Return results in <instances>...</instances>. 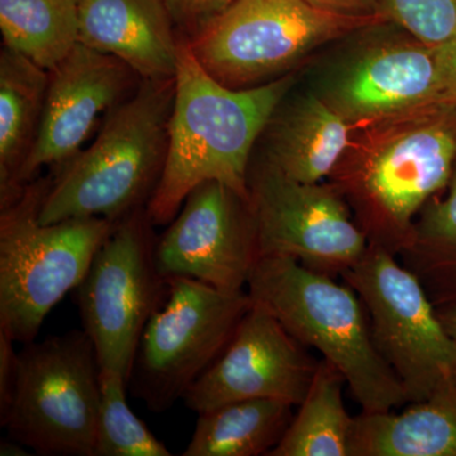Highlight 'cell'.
<instances>
[{"label":"cell","instance_id":"obj_18","mask_svg":"<svg viewBox=\"0 0 456 456\" xmlns=\"http://www.w3.org/2000/svg\"><path fill=\"white\" fill-rule=\"evenodd\" d=\"M354 134L325 99L307 97L275 123L266 163L297 182H321L341 160Z\"/></svg>","mask_w":456,"mask_h":456},{"label":"cell","instance_id":"obj_1","mask_svg":"<svg viewBox=\"0 0 456 456\" xmlns=\"http://www.w3.org/2000/svg\"><path fill=\"white\" fill-rule=\"evenodd\" d=\"M330 183L378 246L398 256L417 216L448 187L456 163V106L432 104L358 128Z\"/></svg>","mask_w":456,"mask_h":456},{"label":"cell","instance_id":"obj_15","mask_svg":"<svg viewBox=\"0 0 456 456\" xmlns=\"http://www.w3.org/2000/svg\"><path fill=\"white\" fill-rule=\"evenodd\" d=\"M49 73L40 127L18 176L20 188L41 167H60L74 158L101 114L118 106L137 77L121 60L83 44Z\"/></svg>","mask_w":456,"mask_h":456},{"label":"cell","instance_id":"obj_27","mask_svg":"<svg viewBox=\"0 0 456 456\" xmlns=\"http://www.w3.org/2000/svg\"><path fill=\"white\" fill-rule=\"evenodd\" d=\"M13 338L0 330V416L7 412L16 383L17 355Z\"/></svg>","mask_w":456,"mask_h":456},{"label":"cell","instance_id":"obj_3","mask_svg":"<svg viewBox=\"0 0 456 456\" xmlns=\"http://www.w3.org/2000/svg\"><path fill=\"white\" fill-rule=\"evenodd\" d=\"M175 80H142L110 110L97 140L60 165L42 200L41 224L101 217L118 224L146 208L167 156Z\"/></svg>","mask_w":456,"mask_h":456},{"label":"cell","instance_id":"obj_7","mask_svg":"<svg viewBox=\"0 0 456 456\" xmlns=\"http://www.w3.org/2000/svg\"><path fill=\"white\" fill-rule=\"evenodd\" d=\"M387 22L382 16L329 13L305 0H235L187 42L217 82L248 89L279 79L327 42Z\"/></svg>","mask_w":456,"mask_h":456},{"label":"cell","instance_id":"obj_21","mask_svg":"<svg viewBox=\"0 0 456 456\" xmlns=\"http://www.w3.org/2000/svg\"><path fill=\"white\" fill-rule=\"evenodd\" d=\"M345 383L334 365L318 362L298 413L269 456H350L354 417L342 398Z\"/></svg>","mask_w":456,"mask_h":456},{"label":"cell","instance_id":"obj_25","mask_svg":"<svg viewBox=\"0 0 456 456\" xmlns=\"http://www.w3.org/2000/svg\"><path fill=\"white\" fill-rule=\"evenodd\" d=\"M379 13L430 46H443L456 32V0H378Z\"/></svg>","mask_w":456,"mask_h":456},{"label":"cell","instance_id":"obj_22","mask_svg":"<svg viewBox=\"0 0 456 456\" xmlns=\"http://www.w3.org/2000/svg\"><path fill=\"white\" fill-rule=\"evenodd\" d=\"M82 0H0L4 47L51 71L80 44Z\"/></svg>","mask_w":456,"mask_h":456},{"label":"cell","instance_id":"obj_4","mask_svg":"<svg viewBox=\"0 0 456 456\" xmlns=\"http://www.w3.org/2000/svg\"><path fill=\"white\" fill-rule=\"evenodd\" d=\"M246 292L305 346L345 378L362 412L408 403L403 387L371 338L367 311L349 285L288 256L259 257Z\"/></svg>","mask_w":456,"mask_h":456},{"label":"cell","instance_id":"obj_19","mask_svg":"<svg viewBox=\"0 0 456 456\" xmlns=\"http://www.w3.org/2000/svg\"><path fill=\"white\" fill-rule=\"evenodd\" d=\"M50 73L7 49L0 55V208L20 198L18 183L40 127Z\"/></svg>","mask_w":456,"mask_h":456},{"label":"cell","instance_id":"obj_11","mask_svg":"<svg viewBox=\"0 0 456 456\" xmlns=\"http://www.w3.org/2000/svg\"><path fill=\"white\" fill-rule=\"evenodd\" d=\"M257 255L288 256L329 277L362 259L368 237L331 184L301 183L264 163L248 175Z\"/></svg>","mask_w":456,"mask_h":456},{"label":"cell","instance_id":"obj_10","mask_svg":"<svg viewBox=\"0 0 456 456\" xmlns=\"http://www.w3.org/2000/svg\"><path fill=\"white\" fill-rule=\"evenodd\" d=\"M152 226L146 208L118 222L74 290L102 370L121 373L128 382L141 336L167 290Z\"/></svg>","mask_w":456,"mask_h":456},{"label":"cell","instance_id":"obj_24","mask_svg":"<svg viewBox=\"0 0 456 456\" xmlns=\"http://www.w3.org/2000/svg\"><path fill=\"white\" fill-rule=\"evenodd\" d=\"M127 389L128 380L121 373L101 369L94 456H170L169 449L132 412Z\"/></svg>","mask_w":456,"mask_h":456},{"label":"cell","instance_id":"obj_13","mask_svg":"<svg viewBox=\"0 0 456 456\" xmlns=\"http://www.w3.org/2000/svg\"><path fill=\"white\" fill-rule=\"evenodd\" d=\"M317 365L305 345L270 312L253 303L227 346L182 401L196 413L253 398L279 399L299 406Z\"/></svg>","mask_w":456,"mask_h":456},{"label":"cell","instance_id":"obj_12","mask_svg":"<svg viewBox=\"0 0 456 456\" xmlns=\"http://www.w3.org/2000/svg\"><path fill=\"white\" fill-rule=\"evenodd\" d=\"M257 259L250 200L220 182L198 185L156 239L163 277L193 278L224 292L245 290Z\"/></svg>","mask_w":456,"mask_h":456},{"label":"cell","instance_id":"obj_23","mask_svg":"<svg viewBox=\"0 0 456 456\" xmlns=\"http://www.w3.org/2000/svg\"><path fill=\"white\" fill-rule=\"evenodd\" d=\"M398 259L435 307L456 305V163L445 196L431 198L417 216L412 240Z\"/></svg>","mask_w":456,"mask_h":456},{"label":"cell","instance_id":"obj_8","mask_svg":"<svg viewBox=\"0 0 456 456\" xmlns=\"http://www.w3.org/2000/svg\"><path fill=\"white\" fill-rule=\"evenodd\" d=\"M246 290L224 292L188 277L167 290L143 330L132 368L134 397L151 412L169 411L218 358L251 307Z\"/></svg>","mask_w":456,"mask_h":456},{"label":"cell","instance_id":"obj_16","mask_svg":"<svg viewBox=\"0 0 456 456\" xmlns=\"http://www.w3.org/2000/svg\"><path fill=\"white\" fill-rule=\"evenodd\" d=\"M175 29L165 0H82L80 44L121 60L141 80L175 77Z\"/></svg>","mask_w":456,"mask_h":456},{"label":"cell","instance_id":"obj_5","mask_svg":"<svg viewBox=\"0 0 456 456\" xmlns=\"http://www.w3.org/2000/svg\"><path fill=\"white\" fill-rule=\"evenodd\" d=\"M49 185L33 180L0 208V330L22 345L37 340L45 318L79 287L116 227L101 217L41 224Z\"/></svg>","mask_w":456,"mask_h":456},{"label":"cell","instance_id":"obj_20","mask_svg":"<svg viewBox=\"0 0 456 456\" xmlns=\"http://www.w3.org/2000/svg\"><path fill=\"white\" fill-rule=\"evenodd\" d=\"M293 404L272 398L242 399L198 413L184 456H260L283 439Z\"/></svg>","mask_w":456,"mask_h":456},{"label":"cell","instance_id":"obj_6","mask_svg":"<svg viewBox=\"0 0 456 456\" xmlns=\"http://www.w3.org/2000/svg\"><path fill=\"white\" fill-rule=\"evenodd\" d=\"M101 365L84 330L18 351L16 383L0 425L42 456H94Z\"/></svg>","mask_w":456,"mask_h":456},{"label":"cell","instance_id":"obj_14","mask_svg":"<svg viewBox=\"0 0 456 456\" xmlns=\"http://www.w3.org/2000/svg\"><path fill=\"white\" fill-rule=\"evenodd\" d=\"M322 98L355 130L419 108L450 104L440 46L412 37L364 47L342 66Z\"/></svg>","mask_w":456,"mask_h":456},{"label":"cell","instance_id":"obj_28","mask_svg":"<svg viewBox=\"0 0 456 456\" xmlns=\"http://www.w3.org/2000/svg\"><path fill=\"white\" fill-rule=\"evenodd\" d=\"M305 2L320 11L341 14V16H382L378 7V0H305Z\"/></svg>","mask_w":456,"mask_h":456},{"label":"cell","instance_id":"obj_17","mask_svg":"<svg viewBox=\"0 0 456 456\" xmlns=\"http://www.w3.org/2000/svg\"><path fill=\"white\" fill-rule=\"evenodd\" d=\"M354 417L350 456H456V377L402 412Z\"/></svg>","mask_w":456,"mask_h":456},{"label":"cell","instance_id":"obj_30","mask_svg":"<svg viewBox=\"0 0 456 456\" xmlns=\"http://www.w3.org/2000/svg\"><path fill=\"white\" fill-rule=\"evenodd\" d=\"M436 310L444 329L456 344V305H445V307H439Z\"/></svg>","mask_w":456,"mask_h":456},{"label":"cell","instance_id":"obj_29","mask_svg":"<svg viewBox=\"0 0 456 456\" xmlns=\"http://www.w3.org/2000/svg\"><path fill=\"white\" fill-rule=\"evenodd\" d=\"M440 55L449 103L456 106V32L446 44L440 46Z\"/></svg>","mask_w":456,"mask_h":456},{"label":"cell","instance_id":"obj_26","mask_svg":"<svg viewBox=\"0 0 456 456\" xmlns=\"http://www.w3.org/2000/svg\"><path fill=\"white\" fill-rule=\"evenodd\" d=\"M235 0H165L174 26L182 38L191 41L200 36Z\"/></svg>","mask_w":456,"mask_h":456},{"label":"cell","instance_id":"obj_2","mask_svg":"<svg viewBox=\"0 0 456 456\" xmlns=\"http://www.w3.org/2000/svg\"><path fill=\"white\" fill-rule=\"evenodd\" d=\"M174 80L167 156L146 206L154 226L169 224L206 182H220L250 200L251 150L292 86V77H281L255 88H228L204 70L183 38Z\"/></svg>","mask_w":456,"mask_h":456},{"label":"cell","instance_id":"obj_9","mask_svg":"<svg viewBox=\"0 0 456 456\" xmlns=\"http://www.w3.org/2000/svg\"><path fill=\"white\" fill-rule=\"evenodd\" d=\"M342 279L362 299L375 346L397 375L408 403L424 401L456 377L455 341L424 285L398 256L369 245Z\"/></svg>","mask_w":456,"mask_h":456}]
</instances>
